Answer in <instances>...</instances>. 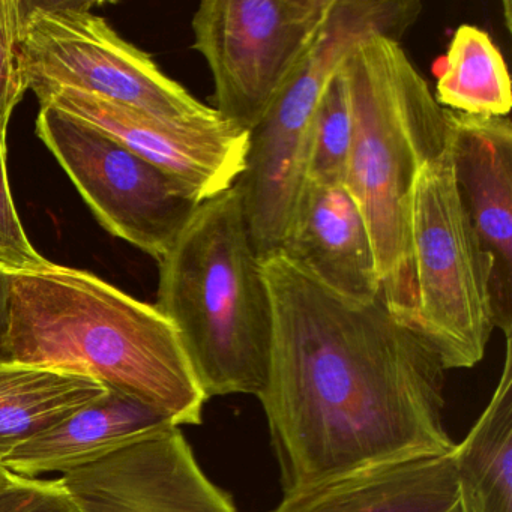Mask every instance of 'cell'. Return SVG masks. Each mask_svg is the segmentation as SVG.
Masks as SVG:
<instances>
[{"label": "cell", "instance_id": "cell-1", "mask_svg": "<svg viewBox=\"0 0 512 512\" xmlns=\"http://www.w3.org/2000/svg\"><path fill=\"white\" fill-rule=\"evenodd\" d=\"M274 314L259 395L284 493L400 458L445 454V367L382 298L344 301L281 253L260 260Z\"/></svg>", "mask_w": 512, "mask_h": 512}, {"label": "cell", "instance_id": "cell-2", "mask_svg": "<svg viewBox=\"0 0 512 512\" xmlns=\"http://www.w3.org/2000/svg\"><path fill=\"white\" fill-rule=\"evenodd\" d=\"M8 355L91 377L175 427L202 424L208 398L175 326L155 305L92 272L52 262L13 271Z\"/></svg>", "mask_w": 512, "mask_h": 512}, {"label": "cell", "instance_id": "cell-3", "mask_svg": "<svg viewBox=\"0 0 512 512\" xmlns=\"http://www.w3.org/2000/svg\"><path fill=\"white\" fill-rule=\"evenodd\" d=\"M352 110V146L344 188L370 233L382 299L415 326L412 199L425 164L448 146L445 109L400 41L373 35L341 67Z\"/></svg>", "mask_w": 512, "mask_h": 512}, {"label": "cell", "instance_id": "cell-4", "mask_svg": "<svg viewBox=\"0 0 512 512\" xmlns=\"http://www.w3.org/2000/svg\"><path fill=\"white\" fill-rule=\"evenodd\" d=\"M158 265L155 307L175 326L205 397H259L274 314L238 188L202 203Z\"/></svg>", "mask_w": 512, "mask_h": 512}, {"label": "cell", "instance_id": "cell-5", "mask_svg": "<svg viewBox=\"0 0 512 512\" xmlns=\"http://www.w3.org/2000/svg\"><path fill=\"white\" fill-rule=\"evenodd\" d=\"M419 0H334L313 49L251 131L247 169L235 187L260 260L277 254L304 185L311 121L329 80L373 35L400 41L421 16Z\"/></svg>", "mask_w": 512, "mask_h": 512}, {"label": "cell", "instance_id": "cell-6", "mask_svg": "<svg viewBox=\"0 0 512 512\" xmlns=\"http://www.w3.org/2000/svg\"><path fill=\"white\" fill-rule=\"evenodd\" d=\"M415 331L445 370L484 358L494 329L490 265L452 175L448 146L425 164L412 199Z\"/></svg>", "mask_w": 512, "mask_h": 512}, {"label": "cell", "instance_id": "cell-7", "mask_svg": "<svg viewBox=\"0 0 512 512\" xmlns=\"http://www.w3.org/2000/svg\"><path fill=\"white\" fill-rule=\"evenodd\" d=\"M91 2L20 0L19 58L40 104L59 89L166 119L214 115L163 73L148 53L116 34Z\"/></svg>", "mask_w": 512, "mask_h": 512}, {"label": "cell", "instance_id": "cell-8", "mask_svg": "<svg viewBox=\"0 0 512 512\" xmlns=\"http://www.w3.org/2000/svg\"><path fill=\"white\" fill-rule=\"evenodd\" d=\"M334 0H203L194 50L214 79V109L245 131L260 124L313 49Z\"/></svg>", "mask_w": 512, "mask_h": 512}, {"label": "cell", "instance_id": "cell-9", "mask_svg": "<svg viewBox=\"0 0 512 512\" xmlns=\"http://www.w3.org/2000/svg\"><path fill=\"white\" fill-rule=\"evenodd\" d=\"M37 134L98 223L157 262L200 206L163 170L52 104L40 106Z\"/></svg>", "mask_w": 512, "mask_h": 512}, {"label": "cell", "instance_id": "cell-10", "mask_svg": "<svg viewBox=\"0 0 512 512\" xmlns=\"http://www.w3.org/2000/svg\"><path fill=\"white\" fill-rule=\"evenodd\" d=\"M97 128L175 179L199 205L232 190L247 169L250 131L215 112L166 119L131 107L59 89L40 104Z\"/></svg>", "mask_w": 512, "mask_h": 512}, {"label": "cell", "instance_id": "cell-11", "mask_svg": "<svg viewBox=\"0 0 512 512\" xmlns=\"http://www.w3.org/2000/svg\"><path fill=\"white\" fill-rule=\"evenodd\" d=\"M80 512H238L197 464L179 427L58 479Z\"/></svg>", "mask_w": 512, "mask_h": 512}, {"label": "cell", "instance_id": "cell-12", "mask_svg": "<svg viewBox=\"0 0 512 512\" xmlns=\"http://www.w3.org/2000/svg\"><path fill=\"white\" fill-rule=\"evenodd\" d=\"M452 175L490 265L494 326L512 334V122L445 109Z\"/></svg>", "mask_w": 512, "mask_h": 512}, {"label": "cell", "instance_id": "cell-13", "mask_svg": "<svg viewBox=\"0 0 512 512\" xmlns=\"http://www.w3.org/2000/svg\"><path fill=\"white\" fill-rule=\"evenodd\" d=\"M278 253L344 301L382 298L367 224L344 185L304 182Z\"/></svg>", "mask_w": 512, "mask_h": 512}, {"label": "cell", "instance_id": "cell-14", "mask_svg": "<svg viewBox=\"0 0 512 512\" xmlns=\"http://www.w3.org/2000/svg\"><path fill=\"white\" fill-rule=\"evenodd\" d=\"M269 512H469L451 452L374 464L284 493Z\"/></svg>", "mask_w": 512, "mask_h": 512}, {"label": "cell", "instance_id": "cell-15", "mask_svg": "<svg viewBox=\"0 0 512 512\" xmlns=\"http://www.w3.org/2000/svg\"><path fill=\"white\" fill-rule=\"evenodd\" d=\"M170 427L175 425L152 407L109 391L14 449L0 466L22 478H37L43 473L64 476Z\"/></svg>", "mask_w": 512, "mask_h": 512}, {"label": "cell", "instance_id": "cell-16", "mask_svg": "<svg viewBox=\"0 0 512 512\" xmlns=\"http://www.w3.org/2000/svg\"><path fill=\"white\" fill-rule=\"evenodd\" d=\"M107 392L106 386L82 374L0 362V461Z\"/></svg>", "mask_w": 512, "mask_h": 512}, {"label": "cell", "instance_id": "cell-17", "mask_svg": "<svg viewBox=\"0 0 512 512\" xmlns=\"http://www.w3.org/2000/svg\"><path fill=\"white\" fill-rule=\"evenodd\" d=\"M452 457L469 512H512V338L490 403Z\"/></svg>", "mask_w": 512, "mask_h": 512}, {"label": "cell", "instance_id": "cell-18", "mask_svg": "<svg viewBox=\"0 0 512 512\" xmlns=\"http://www.w3.org/2000/svg\"><path fill=\"white\" fill-rule=\"evenodd\" d=\"M434 100L440 107L464 115H509L508 67L487 32L472 25H461L455 31L440 65Z\"/></svg>", "mask_w": 512, "mask_h": 512}, {"label": "cell", "instance_id": "cell-19", "mask_svg": "<svg viewBox=\"0 0 512 512\" xmlns=\"http://www.w3.org/2000/svg\"><path fill=\"white\" fill-rule=\"evenodd\" d=\"M352 146V110L340 70L317 104L305 149L304 182L338 187L346 181Z\"/></svg>", "mask_w": 512, "mask_h": 512}, {"label": "cell", "instance_id": "cell-20", "mask_svg": "<svg viewBox=\"0 0 512 512\" xmlns=\"http://www.w3.org/2000/svg\"><path fill=\"white\" fill-rule=\"evenodd\" d=\"M49 263L31 244L20 221L8 182L7 130H0V265L11 271H37Z\"/></svg>", "mask_w": 512, "mask_h": 512}, {"label": "cell", "instance_id": "cell-21", "mask_svg": "<svg viewBox=\"0 0 512 512\" xmlns=\"http://www.w3.org/2000/svg\"><path fill=\"white\" fill-rule=\"evenodd\" d=\"M20 0H0V130L28 91L19 58Z\"/></svg>", "mask_w": 512, "mask_h": 512}, {"label": "cell", "instance_id": "cell-22", "mask_svg": "<svg viewBox=\"0 0 512 512\" xmlns=\"http://www.w3.org/2000/svg\"><path fill=\"white\" fill-rule=\"evenodd\" d=\"M0 512H80L73 497L58 479L14 476L0 485Z\"/></svg>", "mask_w": 512, "mask_h": 512}, {"label": "cell", "instance_id": "cell-23", "mask_svg": "<svg viewBox=\"0 0 512 512\" xmlns=\"http://www.w3.org/2000/svg\"><path fill=\"white\" fill-rule=\"evenodd\" d=\"M11 281L13 271L0 265V362L11 361L8 355V332L11 316Z\"/></svg>", "mask_w": 512, "mask_h": 512}, {"label": "cell", "instance_id": "cell-24", "mask_svg": "<svg viewBox=\"0 0 512 512\" xmlns=\"http://www.w3.org/2000/svg\"><path fill=\"white\" fill-rule=\"evenodd\" d=\"M14 476L16 475H13V473L8 472L7 469H4V467L0 466V485L7 484V482H10Z\"/></svg>", "mask_w": 512, "mask_h": 512}, {"label": "cell", "instance_id": "cell-25", "mask_svg": "<svg viewBox=\"0 0 512 512\" xmlns=\"http://www.w3.org/2000/svg\"><path fill=\"white\" fill-rule=\"evenodd\" d=\"M503 7H505L506 28L511 31V4H509V2H505Z\"/></svg>", "mask_w": 512, "mask_h": 512}]
</instances>
